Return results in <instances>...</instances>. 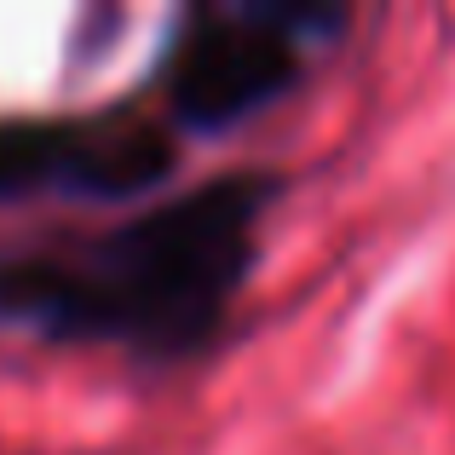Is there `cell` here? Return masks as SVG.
<instances>
[{
  "label": "cell",
  "instance_id": "cell-1",
  "mask_svg": "<svg viewBox=\"0 0 455 455\" xmlns=\"http://www.w3.org/2000/svg\"><path fill=\"white\" fill-rule=\"evenodd\" d=\"M283 173L236 167L81 236L0 254V329L64 352L179 369L225 340Z\"/></svg>",
  "mask_w": 455,
  "mask_h": 455
},
{
  "label": "cell",
  "instance_id": "cell-2",
  "mask_svg": "<svg viewBox=\"0 0 455 455\" xmlns=\"http://www.w3.org/2000/svg\"><path fill=\"white\" fill-rule=\"evenodd\" d=\"M357 12L334 0H190L156 52L167 133L225 139L271 116L340 52Z\"/></svg>",
  "mask_w": 455,
  "mask_h": 455
},
{
  "label": "cell",
  "instance_id": "cell-3",
  "mask_svg": "<svg viewBox=\"0 0 455 455\" xmlns=\"http://www.w3.org/2000/svg\"><path fill=\"white\" fill-rule=\"evenodd\" d=\"M173 167V133L127 104L81 116H0V208H127Z\"/></svg>",
  "mask_w": 455,
  "mask_h": 455
}]
</instances>
